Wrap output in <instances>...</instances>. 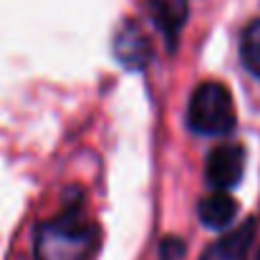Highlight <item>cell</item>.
Returning <instances> with one entry per match:
<instances>
[{"instance_id": "obj_1", "label": "cell", "mask_w": 260, "mask_h": 260, "mask_svg": "<svg viewBox=\"0 0 260 260\" xmlns=\"http://www.w3.org/2000/svg\"><path fill=\"white\" fill-rule=\"evenodd\" d=\"M96 248V228L81 205L41 222L33 238L36 260H88Z\"/></svg>"}, {"instance_id": "obj_2", "label": "cell", "mask_w": 260, "mask_h": 260, "mask_svg": "<svg viewBox=\"0 0 260 260\" xmlns=\"http://www.w3.org/2000/svg\"><path fill=\"white\" fill-rule=\"evenodd\" d=\"M233 93L220 81H205L197 86L187 104V126L202 137H225L235 129Z\"/></svg>"}, {"instance_id": "obj_3", "label": "cell", "mask_w": 260, "mask_h": 260, "mask_svg": "<svg viewBox=\"0 0 260 260\" xmlns=\"http://www.w3.org/2000/svg\"><path fill=\"white\" fill-rule=\"evenodd\" d=\"M245 172V149L240 144H220L205 159V179L215 192H230Z\"/></svg>"}, {"instance_id": "obj_4", "label": "cell", "mask_w": 260, "mask_h": 260, "mask_svg": "<svg viewBox=\"0 0 260 260\" xmlns=\"http://www.w3.org/2000/svg\"><path fill=\"white\" fill-rule=\"evenodd\" d=\"M111 51H114L116 61L129 71H142L154 56L152 41L139 28V23H132V20H124L116 28V33L111 38Z\"/></svg>"}, {"instance_id": "obj_5", "label": "cell", "mask_w": 260, "mask_h": 260, "mask_svg": "<svg viewBox=\"0 0 260 260\" xmlns=\"http://www.w3.org/2000/svg\"><path fill=\"white\" fill-rule=\"evenodd\" d=\"M255 238V217H248L235 230L225 233L220 240L210 243L200 260H248Z\"/></svg>"}, {"instance_id": "obj_6", "label": "cell", "mask_w": 260, "mask_h": 260, "mask_svg": "<svg viewBox=\"0 0 260 260\" xmlns=\"http://www.w3.org/2000/svg\"><path fill=\"white\" fill-rule=\"evenodd\" d=\"M147 5H149V13H152L157 28L162 30L167 46L174 48L179 41V33L187 23V15H189L187 0H147Z\"/></svg>"}, {"instance_id": "obj_7", "label": "cell", "mask_w": 260, "mask_h": 260, "mask_svg": "<svg viewBox=\"0 0 260 260\" xmlns=\"http://www.w3.org/2000/svg\"><path fill=\"white\" fill-rule=\"evenodd\" d=\"M197 215L202 220V225H207L210 230H225L235 222L238 215V202L230 197V192H210L200 200Z\"/></svg>"}, {"instance_id": "obj_8", "label": "cell", "mask_w": 260, "mask_h": 260, "mask_svg": "<svg viewBox=\"0 0 260 260\" xmlns=\"http://www.w3.org/2000/svg\"><path fill=\"white\" fill-rule=\"evenodd\" d=\"M240 61L255 79H260V18L250 20L240 36Z\"/></svg>"}, {"instance_id": "obj_9", "label": "cell", "mask_w": 260, "mask_h": 260, "mask_svg": "<svg viewBox=\"0 0 260 260\" xmlns=\"http://www.w3.org/2000/svg\"><path fill=\"white\" fill-rule=\"evenodd\" d=\"M182 253H184V243L179 238H167L162 243V250H159L162 260H177V258H182Z\"/></svg>"}, {"instance_id": "obj_10", "label": "cell", "mask_w": 260, "mask_h": 260, "mask_svg": "<svg viewBox=\"0 0 260 260\" xmlns=\"http://www.w3.org/2000/svg\"><path fill=\"white\" fill-rule=\"evenodd\" d=\"M255 260H260V250H258V258H255Z\"/></svg>"}]
</instances>
